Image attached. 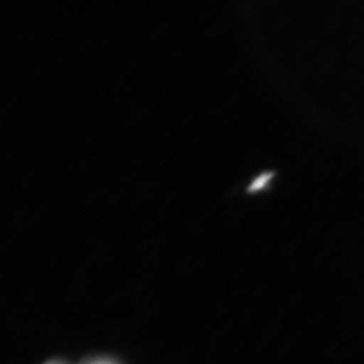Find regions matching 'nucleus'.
Masks as SVG:
<instances>
[{
	"mask_svg": "<svg viewBox=\"0 0 364 364\" xmlns=\"http://www.w3.org/2000/svg\"><path fill=\"white\" fill-rule=\"evenodd\" d=\"M91 364H112V363H109V361H95V363H91Z\"/></svg>",
	"mask_w": 364,
	"mask_h": 364,
	"instance_id": "1",
	"label": "nucleus"
}]
</instances>
